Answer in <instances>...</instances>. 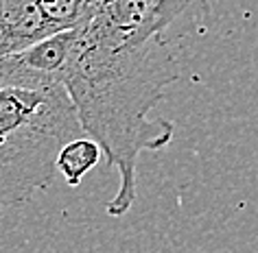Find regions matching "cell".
Returning a JSON list of instances; mask_svg holds the SVG:
<instances>
[{
  "mask_svg": "<svg viewBox=\"0 0 258 253\" xmlns=\"http://www.w3.org/2000/svg\"><path fill=\"white\" fill-rule=\"evenodd\" d=\"M31 72L59 81L107 164L118 173V190L107 203L109 216H125L136 201L138 157L162 151L175 125L151 112L177 79L164 37H143L120 29L101 11L79 27L59 31L20 50Z\"/></svg>",
  "mask_w": 258,
  "mask_h": 253,
  "instance_id": "obj_1",
  "label": "cell"
},
{
  "mask_svg": "<svg viewBox=\"0 0 258 253\" xmlns=\"http://www.w3.org/2000/svg\"><path fill=\"white\" fill-rule=\"evenodd\" d=\"M79 135V116L59 81L0 88V214L44 190L61 148Z\"/></svg>",
  "mask_w": 258,
  "mask_h": 253,
  "instance_id": "obj_2",
  "label": "cell"
},
{
  "mask_svg": "<svg viewBox=\"0 0 258 253\" xmlns=\"http://www.w3.org/2000/svg\"><path fill=\"white\" fill-rule=\"evenodd\" d=\"M53 35L37 0H0V55H14Z\"/></svg>",
  "mask_w": 258,
  "mask_h": 253,
  "instance_id": "obj_3",
  "label": "cell"
},
{
  "mask_svg": "<svg viewBox=\"0 0 258 253\" xmlns=\"http://www.w3.org/2000/svg\"><path fill=\"white\" fill-rule=\"evenodd\" d=\"M101 153V146L90 135L83 133L79 138L70 140L61 148L59 157H57V173H61V177L66 179L68 186H79L83 177L96 168Z\"/></svg>",
  "mask_w": 258,
  "mask_h": 253,
  "instance_id": "obj_4",
  "label": "cell"
},
{
  "mask_svg": "<svg viewBox=\"0 0 258 253\" xmlns=\"http://www.w3.org/2000/svg\"><path fill=\"white\" fill-rule=\"evenodd\" d=\"M210 5L208 0H164V27L169 31L184 16L199 18L202 22L208 20Z\"/></svg>",
  "mask_w": 258,
  "mask_h": 253,
  "instance_id": "obj_5",
  "label": "cell"
},
{
  "mask_svg": "<svg viewBox=\"0 0 258 253\" xmlns=\"http://www.w3.org/2000/svg\"><path fill=\"white\" fill-rule=\"evenodd\" d=\"M24 81H27V76H24V68L18 55H0V88Z\"/></svg>",
  "mask_w": 258,
  "mask_h": 253,
  "instance_id": "obj_6",
  "label": "cell"
}]
</instances>
